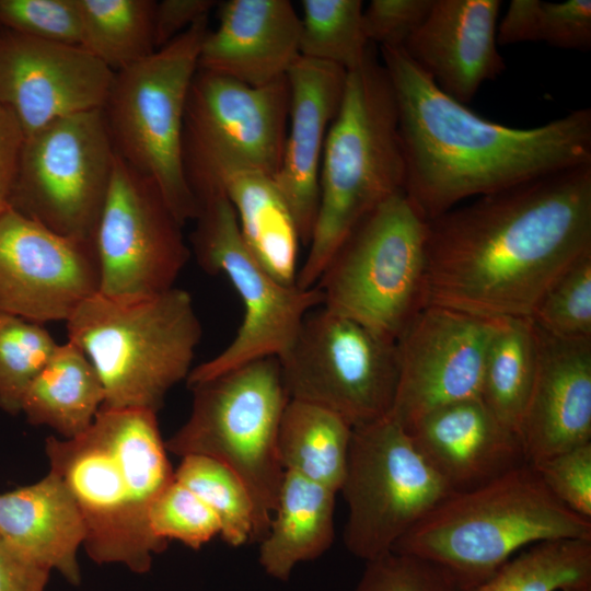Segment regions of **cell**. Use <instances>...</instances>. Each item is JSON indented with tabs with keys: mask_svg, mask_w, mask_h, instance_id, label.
<instances>
[{
	"mask_svg": "<svg viewBox=\"0 0 591 591\" xmlns=\"http://www.w3.org/2000/svg\"><path fill=\"white\" fill-rule=\"evenodd\" d=\"M243 240L257 262L280 283L296 285L299 232L273 176L239 171L221 182Z\"/></svg>",
	"mask_w": 591,
	"mask_h": 591,
	"instance_id": "cell-26",
	"label": "cell"
},
{
	"mask_svg": "<svg viewBox=\"0 0 591 591\" xmlns=\"http://www.w3.org/2000/svg\"><path fill=\"white\" fill-rule=\"evenodd\" d=\"M279 361L290 399L324 407L352 428L391 413L396 343L323 304L306 314Z\"/></svg>",
	"mask_w": 591,
	"mask_h": 591,
	"instance_id": "cell-12",
	"label": "cell"
},
{
	"mask_svg": "<svg viewBox=\"0 0 591 591\" xmlns=\"http://www.w3.org/2000/svg\"><path fill=\"white\" fill-rule=\"evenodd\" d=\"M591 251V163L476 197L427 221L424 306L531 317Z\"/></svg>",
	"mask_w": 591,
	"mask_h": 591,
	"instance_id": "cell-1",
	"label": "cell"
},
{
	"mask_svg": "<svg viewBox=\"0 0 591 591\" xmlns=\"http://www.w3.org/2000/svg\"><path fill=\"white\" fill-rule=\"evenodd\" d=\"M287 76L251 86L197 69L184 117L183 160L190 188L220 186L239 171L274 174L281 163L289 120Z\"/></svg>",
	"mask_w": 591,
	"mask_h": 591,
	"instance_id": "cell-11",
	"label": "cell"
},
{
	"mask_svg": "<svg viewBox=\"0 0 591 591\" xmlns=\"http://www.w3.org/2000/svg\"><path fill=\"white\" fill-rule=\"evenodd\" d=\"M45 451L80 510L89 557L148 572L167 546L151 531L149 511L174 480L157 413L101 407L83 433L48 437Z\"/></svg>",
	"mask_w": 591,
	"mask_h": 591,
	"instance_id": "cell-3",
	"label": "cell"
},
{
	"mask_svg": "<svg viewBox=\"0 0 591 591\" xmlns=\"http://www.w3.org/2000/svg\"><path fill=\"white\" fill-rule=\"evenodd\" d=\"M115 160L102 108L59 118L25 138L8 206L58 234L94 242Z\"/></svg>",
	"mask_w": 591,
	"mask_h": 591,
	"instance_id": "cell-14",
	"label": "cell"
},
{
	"mask_svg": "<svg viewBox=\"0 0 591 591\" xmlns=\"http://www.w3.org/2000/svg\"><path fill=\"white\" fill-rule=\"evenodd\" d=\"M499 318L425 305L396 340L398 382L391 413L408 429L428 413L480 397L483 372Z\"/></svg>",
	"mask_w": 591,
	"mask_h": 591,
	"instance_id": "cell-16",
	"label": "cell"
},
{
	"mask_svg": "<svg viewBox=\"0 0 591 591\" xmlns=\"http://www.w3.org/2000/svg\"><path fill=\"white\" fill-rule=\"evenodd\" d=\"M195 197L198 213L190 236L195 257L207 273L229 279L243 303L244 315L232 341L192 369L186 379L188 387L260 358H280L306 314L324 301L316 286L282 285L257 262L222 187L199 189Z\"/></svg>",
	"mask_w": 591,
	"mask_h": 591,
	"instance_id": "cell-10",
	"label": "cell"
},
{
	"mask_svg": "<svg viewBox=\"0 0 591 591\" xmlns=\"http://www.w3.org/2000/svg\"><path fill=\"white\" fill-rule=\"evenodd\" d=\"M528 42L588 50L591 47V1L512 0L497 26V43Z\"/></svg>",
	"mask_w": 591,
	"mask_h": 591,
	"instance_id": "cell-33",
	"label": "cell"
},
{
	"mask_svg": "<svg viewBox=\"0 0 591 591\" xmlns=\"http://www.w3.org/2000/svg\"><path fill=\"white\" fill-rule=\"evenodd\" d=\"M0 26L46 42H81L76 0H0Z\"/></svg>",
	"mask_w": 591,
	"mask_h": 591,
	"instance_id": "cell-39",
	"label": "cell"
},
{
	"mask_svg": "<svg viewBox=\"0 0 591 591\" xmlns=\"http://www.w3.org/2000/svg\"><path fill=\"white\" fill-rule=\"evenodd\" d=\"M427 220L404 194L368 213L344 239L315 286L323 305L396 343L424 306Z\"/></svg>",
	"mask_w": 591,
	"mask_h": 591,
	"instance_id": "cell-9",
	"label": "cell"
},
{
	"mask_svg": "<svg viewBox=\"0 0 591 591\" xmlns=\"http://www.w3.org/2000/svg\"><path fill=\"white\" fill-rule=\"evenodd\" d=\"M467 591H591V541L535 543Z\"/></svg>",
	"mask_w": 591,
	"mask_h": 591,
	"instance_id": "cell-31",
	"label": "cell"
},
{
	"mask_svg": "<svg viewBox=\"0 0 591 591\" xmlns=\"http://www.w3.org/2000/svg\"><path fill=\"white\" fill-rule=\"evenodd\" d=\"M174 478L197 495L216 514L220 535L232 546L252 540L255 513L241 478L222 463L200 455L184 456Z\"/></svg>",
	"mask_w": 591,
	"mask_h": 591,
	"instance_id": "cell-34",
	"label": "cell"
},
{
	"mask_svg": "<svg viewBox=\"0 0 591 591\" xmlns=\"http://www.w3.org/2000/svg\"><path fill=\"white\" fill-rule=\"evenodd\" d=\"M99 291L94 242L58 234L9 206L0 212V312L67 322Z\"/></svg>",
	"mask_w": 591,
	"mask_h": 591,
	"instance_id": "cell-17",
	"label": "cell"
},
{
	"mask_svg": "<svg viewBox=\"0 0 591 591\" xmlns=\"http://www.w3.org/2000/svg\"><path fill=\"white\" fill-rule=\"evenodd\" d=\"M500 0H433L403 48L447 95L467 105L506 69L498 51Z\"/></svg>",
	"mask_w": 591,
	"mask_h": 591,
	"instance_id": "cell-20",
	"label": "cell"
},
{
	"mask_svg": "<svg viewBox=\"0 0 591 591\" xmlns=\"http://www.w3.org/2000/svg\"><path fill=\"white\" fill-rule=\"evenodd\" d=\"M530 318L552 336L591 340V251L551 283Z\"/></svg>",
	"mask_w": 591,
	"mask_h": 591,
	"instance_id": "cell-36",
	"label": "cell"
},
{
	"mask_svg": "<svg viewBox=\"0 0 591 591\" xmlns=\"http://www.w3.org/2000/svg\"><path fill=\"white\" fill-rule=\"evenodd\" d=\"M208 16L147 59L115 72L102 108L116 154L158 185L183 225L198 213L184 166L183 130Z\"/></svg>",
	"mask_w": 591,
	"mask_h": 591,
	"instance_id": "cell-8",
	"label": "cell"
},
{
	"mask_svg": "<svg viewBox=\"0 0 591 591\" xmlns=\"http://www.w3.org/2000/svg\"><path fill=\"white\" fill-rule=\"evenodd\" d=\"M320 199L309 252L296 285L312 288L325 265L368 213L404 194L405 161L389 74L373 45L347 72L344 96L324 144Z\"/></svg>",
	"mask_w": 591,
	"mask_h": 591,
	"instance_id": "cell-4",
	"label": "cell"
},
{
	"mask_svg": "<svg viewBox=\"0 0 591 591\" xmlns=\"http://www.w3.org/2000/svg\"><path fill=\"white\" fill-rule=\"evenodd\" d=\"M537 335L530 317L499 318L483 372L480 399L507 428H520L537 369Z\"/></svg>",
	"mask_w": 591,
	"mask_h": 591,
	"instance_id": "cell-29",
	"label": "cell"
},
{
	"mask_svg": "<svg viewBox=\"0 0 591 591\" xmlns=\"http://www.w3.org/2000/svg\"><path fill=\"white\" fill-rule=\"evenodd\" d=\"M0 537L16 553L81 583L78 551L85 526L77 502L53 472L38 482L0 494Z\"/></svg>",
	"mask_w": 591,
	"mask_h": 591,
	"instance_id": "cell-24",
	"label": "cell"
},
{
	"mask_svg": "<svg viewBox=\"0 0 591 591\" xmlns=\"http://www.w3.org/2000/svg\"><path fill=\"white\" fill-rule=\"evenodd\" d=\"M336 493L286 472L258 560L270 577L286 581L294 566L324 554L334 541Z\"/></svg>",
	"mask_w": 591,
	"mask_h": 591,
	"instance_id": "cell-25",
	"label": "cell"
},
{
	"mask_svg": "<svg viewBox=\"0 0 591 591\" xmlns=\"http://www.w3.org/2000/svg\"><path fill=\"white\" fill-rule=\"evenodd\" d=\"M433 0H372L362 25L370 44L404 48L428 15Z\"/></svg>",
	"mask_w": 591,
	"mask_h": 591,
	"instance_id": "cell-41",
	"label": "cell"
},
{
	"mask_svg": "<svg viewBox=\"0 0 591 591\" xmlns=\"http://www.w3.org/2000/svg\"><path fill=\"white\" fill-rule=\"evenodd\" d=\"M561 538L591 541V520L558 501L524 463L480 487L452 493L392 551L438 564L467 591L517 552Z\"/></svg>",
	"mask_w": 591,
	"mask_h": 591,
	"instance_id": "cell-5",
	"label": "cell"
},
{
	"mask_svg": "<svg viewBox=\"0 0 591 591\" xmlns=\"http://www.w3.org/2000/svg\"><path fill=\"white\" fill-rule=\"evenodd\" d=\"M216 0H162L157 1L153 32L157 49L165 46L199 19L218 7Z\"/></svg>",
	"mask_w": 591,
	"mask_h": 591,
	"instance_id": "cell-42",
	"label": "cell"
},
{
	"mask_svg": "<svg viewBox=\"0 0 591 591\" xmlns=\"http://www.w3.org/2000/svg\"><path fill=\"white\" fill-rule=\"evenodd\" d=\"M188 419L165 441L167 452L200 455L232 470L255 513L252 540L268 532L285 470L278 433L289 402L278 357H265L189 386Z\"/></svg>",
	"mask_w": 591,
	"mask_h": 591,
	"instance_id": "cell-7",
	"label": "cell"
},
{
	"mask_svg": "<svg viewBox=\"0 0 591 591\" xmlns=\"http://www.w3.org/2000/svg\"><path fill=\"white\" fill-rule=\"evenodd\" d=\"M301 10L300 56L347 72L362 63L372 44L363 31L361 0H302Z\"/></svg>",
	"mask_w": 591,
	"mask_h": 591,
	"instance_id": "cell-32",
	"label": "cell"
},
{
	"mask_svg": "<svg viewBox=\"0 0 591 591\" xmlns=\"http://www.w3.org/2000/svg\"><path fill=\"white\" fill-rule=\"evenodd\" d=\"M24 141L19 121L0 104V212L8 207Z\"/></svg>",
	"mask_w": 591,
	"mask_h": 591,
	"instance_id": "cell-44",
	"label": "cell"
},
{
	"mask_svg": "<svg viewBox=\"0 0 591 591\" xmlns=\"http://www.w3.org/2000/svg\"><path fill=\"white\" fill-rule=\"evenodd\" d=\"M50 572L16 553L0 537V591H45Z\"/></svg>",
	"mask_w": 591,
	"mask_h": 591,
	"instance_id": "cell-43",
	"label": "cell"
},
{
	"mask_svg": "<svg viewBox=\"0 0 591 591\" xmlns=\"http://www.w3.org/2000/svg\"><path fill=\"white\" fill-rule=\"evenodd\" d=\"M114 77L81 46L0 28V104L25 138L59 118L103 108Z\"/></svg>",
	"mask_w": 591,
	"mask_h": 591,
	"instance_id": "cell-18",
	"label": "cell"
},
{
	"mask_svg": "<svg viewBox=\"0 0 591 591\" xmlns=\"http://www.w3.org/2000/svg\"><path fill=\"white\" fill-rule=\"evenodd\" d=\"M289 120L279 169L273 179L301 243L309 245L320 199V169L328 129L344 96L347 71L300 56L287 73Z\"/></svg>",
	"mask_w": 591,
	"mask_h": 591,
	"instance_id": "cell-19",
	"label": "cell"
},
{
	"mask_svg": "<svg viewBox=\"0 0 591 591\" xmlns=\"http://www.w3.org/2000/svg\"><path fill=\"white\" fill-rule=\"evenodd\" d=\"M105 399L102 381L86 355L73 343L58 344L27 386L21 413L36 426H47L63 439L83 433Z\"/></svg>",
	"mask_w": 591,
	"mask_h": 591,
	"instance_id": "cell-27",
	"label": "cell"
},
{
	"mask_svg": "<svg viewBox=\"0 0 591 591\" xmlns=\"http://www.w3.org/2000/svg\"><path fill=\"white\" fill-rule=\"evenodd\" d=\"M66 324L68 340L86 355L102 381V407L154 413L187 379L202 332L190 294L175 287L141 300L97 292Z\"/></svg>",
	"mask_w": 591,
	"mask_h": 591,
	"instance_id": "cell-6",
	"label": "cell"
},
{
	"mask_svg": "<svg viewBox=\"0 0 591 591\" xmlns=\"http://www.w3.org/2000/svg\"><path fill=\"white\" fill-rule=\"evenodd\" d=\"M532 466L558 501L591 520V442L557 453Z\"/></svg>",
	"mask_w": 591,
	"mask_h": 591,
	"instance_id": "cell-40",
	"label": "cell"
},
{
	"mask_svg": "<svg viewBox=\"0 0 591 591\" xmlns=\"http://www.w3.org/2000/svg\"><path fill=\"white\" fill-rule=\"evenodd\" d=\"M80 46L114 72L154 54L152 0H76Z\"/></svg>",
	"mask_w": 591,
	"mask_h": 591,
	"instance_id": "cell-30",
	"label": "cell"
},
{
	"mask_svg": "<svg viewBox=\"0 0 591 591\" xmlns=\"http://www.w3.org/2000/svg\"><path fill=\"white\" fill-rule=\"evenodd\" d=\"M355 591H462L438 564L413 554L390 551L366 561Z\"/></svg>",
	"mask_w": 591,
	"mask_h": 591,
	"instance_id": "cell-38",
	"label": "cell"
},
{
	"mask_svg": "<svg viewBox=\"0 0 591 591\" xmlns=\"http://www.w3.org/2000/svg\"><path fill=\"white\" fill-rule=\"evenodd\" d=\"M57 343L43 324L0 312V408L21 413L23 395Z\"/></svg>",
	"mask_w": 591,
	"mask_h": 591,
	"instance_id": "cell-35",
	"label": "cell"
},
{
	"mask_svg": "<svg viewBox=\"0 0 591 591\" xmlns=\"http://www.w3.org/2000/svg\"><path fill=\"white\" fill-rule=\"evenodd\" d=\"M149 524L158 538L176 540L193 549L220 534L219 520L211 509L175 478L152 503Z\"/></svg>",
	"mask_w": 591,
	"mask_h": 591,
	"instance_id": "cell-37",
	"label": "cell"
},
{
	"mask_svg": "<svg viewBox=\"0 0 591 591\" xmlns=\"http://www.w3.org/2000/svg\"><path fill=\"white\" fill-rule=\"evenodd\" d=\"M405 430L452 493L475 489L526 463L519 434L480 397L439 407Z\"/></svg>",
	"mask_w": 591,
	"mask_h": 591,
	"instance_id": "cell-22",
	"label": "cell"
},
{
	"mask_svg": "<svg viewBox=\"0 0 591 591\" xmlns=\"http://www.w3.org/2000/svg\"><path fill=\"white\" fill-rule=\"evenodd\" d=\"M206 34L198 69L251 86L287 76L300 57V15L288 0H228Z\"/></svg>",
	"mask_w": 591,
	"mask_h": 591,
	"instance_id": "cell-23",
	"label": "cell"
},
{
	"mask_svg": "<svg viewBox=\"0 0 591 591\" xmlns=\"http://www.w3.org/2000/svg\"><path fill=\"white\" fill-rule=\"evenodd\" d=\"M398 114L404 195L428 221L464 199L591 163V109L531 128L486 119L443 93L403 48L380 47Z\"/></svg>",
	"mask_w": 591,
	"mask_h": 591,
	"instance_id": "cell-2",
	"label": "cell"
},
{
	"mask_svg": "<svg viewBox=\"0 0 591 591\" xmlns=\"http://www.w3.org/2000/svg\"><path fill=\"white\" fill-rule=\"evenodd\" d=\"M348 508L344 542L368 561L394 544L452 494L390 415L352 428L340 490Z\"/></svg>",
	"mask_w": 591,
	"mask_h": 591,
	"instance_id": "cell-13",
	"label": "cell"
},
{
	"mask_svg": "<svg viewBox=\"0 0 591 591\" xmlns=\"http://www.w3.org/2000/svg\"><path fill=\"white\" fill-rule=\"evenodd\" d=\"M351 436L352 427L339 415L289 399L278 433L281 465L286 472L337 493L344 483Z\"/></svg>",
	"mask_w": 591,
	"mask_h": 591,
	"instance_id": "cell-28",
	"label": "cell"
},
{
	"mask_svg": "<svg viewBox=\"0 0 591 591\" xmlns=\"http://www.w3.org/2000/svg\"><path fill=\"white\" fill-rule=\"evenodd\" d=\"M158 185L117 154L94 245L100 293L141 300L172 288L190 250Z\"/></svg>",
	"mask_w": 591,
	"mask_h": 591,
	"instance_id": "cell-15",
	"label": "cell"
},
{
	"mask_svg": "<svg viewBox=\"0 0 591 591\" xmlns=\"http://www.w3.org/2000/svg\"><path fill=\"white\" fill-rule=\"evenodd\" d=\"M535 329L537 369L520 428L531 465L591 442V340Z\"/></svg>",
	"mask_w": 591,
	"mask_h": 591,
	"instance_id": "cell-21",
	"label": "cell"
}]
</instances>
